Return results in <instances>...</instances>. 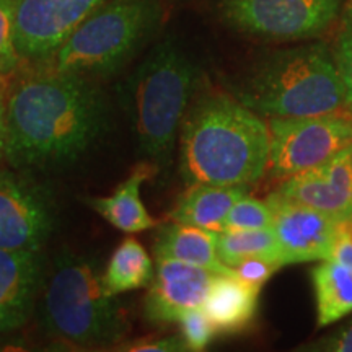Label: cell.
Segmentation results:
<instances>
[{"mask_svg": "<svg viewBox=\"0 0 352 352\" xmlns=\"http://www.w3.org/2000/svg\"><path fill=\"white\" fill-rule=\"evenodd\" d=\"M95 259L63 252L46 272L39 321L44 333L78 347L118 346L131 331L126 310L107 292Z\"/></svg>", "mask_w": 352, "mask_h": 352, "instance_id": "5", "label": "cell"}, {"mask_svg": "<svg viewBox=\"0 0 352 352\" xmlns=\"http://www.w3.org/2000/svg\"><path fill=\"white\" fill-rule=\"evenodd\" d=\"M217 272L204 267L157 258L155 274L144 298L145 320L155 327L178 323L191 308L202 307Z\"/></svg>", "mask_w": 352, "mask_h": 352, "instance_id": "11", "label": "cell"}, {"mask_svg": "<svg viewBox=\"0 0 352 352\" xmlns=\"http://www.w3.org/2000/svg\"><path fill=\"white\" fill-rule=\"evenodd\" d=\"M235 96L264 120L347 109L333 47L323 41L303 43L263 57Z\"/></svg>", "mask_w": 352, "mask_h": 352, "instance_id": "4", "label": "cell"}, {"mask_svg": "<svg viewBox=\"0 0 352 352\" xmlns=\"http://www.w3.org/2000/svg\"><path fill=\"white\" fill-rule=\"evenodd\" d=\"M10 78L0 77V164L6 162L7 144V90Z\"/></svg>", "mask_w": 352, "mask_h": 352, "instance_id": "30", "label": "cell"}, {"mask_svg": "<svg viewBox=\"0 0 352 352\" xmlns=\"http://www.w3.org/2000/svg\"><path fill=\"white\" fill-rule=\"evenodd\" d=\"M23 64L16 47L15 0H0V77H13Z\"/></svg>", "mask_w": 352, "mask_h": 352, "instance_id": "23", "label": "cell"}, {"mask_svg": "<svg viewBox=\"0 0 352 352\" xmlns=\"http://www.w3.org/2000/svg\"><path fill=\"white\" fill-rule=\"evenodd\" d=\"M274 192L333 217L352 210V144L328 162L280 182Z\"/></svg>", "mask_w": 352, "mask_h": 352, "instance_id": "14", "label": "cell"}, {"mask_svg": "<svg viewBox=\"0 0 352 352\" xmlns=\"http://www.w3.org/2000/svg\"><path fill=\"white\" fill-rule=\"evenodd\" d=\"M271 178L284 179L318 166L352 144V113L342 111L315 116L270 118Z\"/></svg>", "mask_w": 352, "mask_h": 352, "instance_id": "7", "label": "cell"}, {"mask_svg": "<svg viewBox=\"0 0 352 352\" xmlns=\"http://www.w3.org/2000/svg\"><path fill=\"white\" fill-rule=\"evenodd\" d=\"M36 65L21 67L7 90L6 164L30 173L74 164L107 126L94 78Z\"/></svg>", "mask_w": 352, "mask_h": 352, "instance_id": "1", "label": "cell"}, {"mask_svg": "<svg viewBox=\"0 0 352 352\" xmlns=\"http://www.w3.org/2000/svg\"><path fill=\"white\" fill-rule=\"evenodd\" d=\"M107 0H15L16 47L26 64L46 63Z\"/></svg>", "mask_w": 352, "mask_h": 352, "instance_id": "10", "label": "cell"}, {"mask_svg": "<svg viewBox=\"0 0 352 352\" xmlns=\"http://www.w3.org/2000/svg\"><path fill=\"white\" fill-rule=\"evenodd\" d=\"M267 201L274 209V233L284 266L321 261L329 258L336 217L271 192Z\"/></svg>", "mask_w": 352, "mask_h": 352, "instance_id": "12", "label": "cell"}, {"mask_svg": "<svg viewBox=\"0 0 352 352\" xmlns=\"http://www.w3.org/2000/svg\"><path fill=\"white\" fill-rule=\"evenodd\" d=\"M44 261L41 250L0 248V334L32 318L46 277Z\"/></svg>", "mask_w": 352, "mask_h": 352, "instance_id": "13", "label": "cell"}, {"mask_svg": "<svg viewBox=\"0 0 352 352\" xmlns=\"http://www.w3.org/2000/svg\"><path fill=\"white\" fill-rule=\"evenodd\" d=\"M56 215L51 191L30 171L0 166V248L41 250Z\"/></svg>", "mask_w": 352, "mask_h": 352, "instance_id": "9", "label": "cell"}, {"mask_svg": "<svg viewBox=\"0 0 352 352\" xmlns=\"http://www.w3.org/2000/svg\"><path fill=\"white\" fill-rule=\"evenodd\" d=\"M280 267L283 266L277 261H272V259L246 258L236 264V266H233L232 271L233 274L239 277V279L245 280L246 284L263 287V284H266L272 277V274L277 270H280Z\"/></svg>", "mask_w": 352, "mask_h": 352, "instance_id": "26", "label": "cell"}, {"mask_svg": "<svg viewBox=\"0 0 352 352\" xmlns=\"http://www.w3.org/2000/svg\"><path fill=\"white\" fill-rule=\"evenodd\" d=\"M219 258L228 267L246 258H266L284 266L274 228L261 230H223L217 236Z\"/></svg>", "mask_w": 352, "mask_h": 352, "instance_id": "21", "label": "cell"}, {"mask_svg": "<svg viewBox=\"0 0 352 352\" xmlns=\"http://www.w3.org/2000/svg\"><path fill=\"white\" fill-rule=\"evenodd\" d=\"M347 0H222L220 15L236 32L276 41H310L341 19Z\"/></svg>", "mask_w": 352, "mask_h": 352, "instance_id": "8", "label": "cell"}, {"mask_svg": "<svg viewBox=\"0 0 352 352\" xmlns=\"http://www.w3.org/2000/svg\"><path fill=\"white\" fill-rule=\"evenodd\" d=\"M274 226V209L270 201L241 196L228 212L223 230H261ZM222 230V232H223Z\"/></svg>", "mask_w": 352, "mask_h": 352, "instance_id": "22", "label": "cell"}, {"mask_svg": "<svg viewBox=\"0 0 352 352\" xmlns=\"http://www.w3.org/2000/svg\"><path fill=\"white\" fill-rule=\"evenodd\" d=\"M248 188L217 186V184H195L179 197L170 220L195 226L206 230L220 233L226 228L228 212Z\"/></svg>", "mask_w": 352, "mask_h": 352, "instance_id": "18", "label": "cell"}, {"mask_svg": "<svg viewBox=\"0 0 352 352\" xmlns=\"http://www.w3.org/2000/svg\"><path fill=\"white\" fill-rule=\"evenodd\" d=\"M162 19L160 0H107L39 65L88 78L109 77L155 34Z\"/></svg>", "mask_w": 352, "mask_h": 352, "instance_id": "6", "label": "cell"}, {"mask_svg": "<svg viewBox=\"0 0 352 352\" xmlns=\"http://www.w3.org/2000/svg\"><path fill=\"white\" fill-rule=\"evenodd\" d=\"M329 258L338 259L352 270V210L336 217L333 250Z\"/></svg>", "mask_w": 352, "mask_h": 352, "instance_id": "28", "label": "cell"}, {"mask_svg": "<svg viewBox=\"0 0 352 352\" xmlns=\"http://www.w3.org/2000/svg\"><path fill=\"white\" fill-rule=\"evenodd\" d=\"M270 162L267 121L235 95H197L178 139L179 175L186 186L250 188L266 176Z\"/></svg>", "mask_w": 352, "mask_h": 352, "instance_id": "2", "label": "cell"}, {"mask_svg": "<svg viewBox=\"0 0 352 352\" xmlns=\"http://www.w3.org/2000/svg\"><path fill=\"white\" fill-rule=\"evenodd\" d=\"M259 290L261 287L246 284L233 272L215 276L202 303L215 331L232 334L248 327L256 314Z\"/></svg>", "mask_w": 352, "mask_h": 352, "instance_id": "16", "label": "cell"}, {"mask_svg": "<svg viewBox=\"0 0 352 352\" xmlns=\"http://www.w3.org/2000/svg\"><path fill=\"white\" fill-rule=\"evenodd\" d=\"M182 324V336L186 342L188 351L199 352L210 344L212 338L217 334L212 321L202 307L191 308L182 315L178 321Z\"/></svg>", "mask_w": 352, "mask_h": 352, "instance_id": "25", "label": "cell"}, {"mask_svg": "<svg viewBox=\"0 0 352 352\" xmlns=\"http://www.w3.org/2000/svg\"><path fill=\"white\" fill-rule=\"evenodd\" d=\"M331 47L346 88L347 109L352 113V0H347L344 10L341 13L336 39Z\"/></svg>", "mask_w": 352, "mask_h": 352, "instance_id": "24", "label": "cell"}, {"mask_svg": "<svg viewBox=\"0 0 352 352\" xmlns=\"http://www.w3.org/2000/svg\"><path fill=\"white\" fill-rule=\"evenodd\" d=\"M155 170V166L151 164H140L135 166L129 178L116 188L111 196L91 197L87 201V204L120 232L134 235V233L153 228L157 222L145 209L142 197H140V189Z\"/></svg>", "mask_w": 352, "mask_h": 352, "instance_id": "17", "label": "cell"}, {"mask_svg": "<svg viewBox=\"0 0 352 352\" xmlns=\"http://www.w3.org/2000/svg\"><path fill=\"white\" fill-rule=\"evenodd\" d=\"M199 87V69L173 39L158 43L122 87L139 151L160 171L173 164L183 121Z\"/></svg>", "mask_w": 352, "mask_h": 352, "instance_id": "3", "label": "cell"}, {"mask_svg": "<svg viewBox=\"0 0 352 352\" xmlns=\"http://www.w3.org/2000/svg\"><path fill=\"white\" fill-rule=\"evenodd\" d=\"M316 298V324L327 328L352 314V270L333 258L318 261L311 271Z\"/></svg>", "mask_w": 352, "mask_h": 352, "instance_id": "19", "label": "cell"}, {"mask_svg": "<svg viewBox=\"0 0 352 352\" xmlns=\"http://www.w3.org/2000/svg\"><path fill=\"white\" fill-rule=\"evenodd\" d=\"M155 274L151 254L134 236H126L109 256L101 277L111 296L148 287Z\"/></svg>", "mask_w": 352, "mask_h": 352, "instance_id": "20", "label": "cell"}, {"mask_svg": "<svg viewBox=\"0 0 352 352\" xmlns=\"http://www.w3.org/2000/svg\"><path fill=\"white\" fill-rule=\"evenodd\" d=\"M305 349L324 352H352V320L342 324L340 329L328 334V336L308 344Z\"/></svg>", "mask_w": 352, "mask_h": 352, "instance_id": "29", "label": "cell"}, {"mask_svg": "<svg viewBox=\"0 0 352 352\" xmlns=\"http://www.w3.org/2000/svg\"><path fill=\"white\" fill-rule=\"evenodd\" d=\"M217 232L170 220L157 228L153 254L176 261L195 264L217 274H230L232 267L222 263L217 252Z\"/></svg>", "mask_w": 352, "mask_h": 352, "instance_id": "15", "label": "cell"}, {"mask_svg": "<svg viewBox=\"0 0 352 352\" xmlns=\"http://www.w3.org/2000/svg\"><path fill=\"white\" fill-rule=\"evenodd\" d=\"M116 351L127 352H183L188 351L183 336H147L135 341H122Z\"/></svg>", "mask_w": 352, "mask_h": 352, "instance_id": "27", "label": "cell"}]
</instances>
